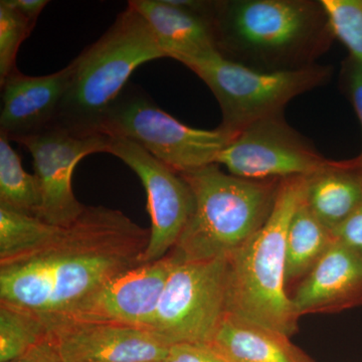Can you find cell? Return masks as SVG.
Masks as SVG:
<instances>
[{"mask_svg": "<svg viewBox=\"0 0 362 362\" xmlns=\"http://www.w3.org/2000/svg\"><path fill=\"white\" fill-rule=\"evenodd\" d=\"M333 242L334 235L309 211L303 194L293 214L286 237V286L306 277Z\"/></svg>", "mask_w": 362, "mask_h": 362, "instance_id": "d6986e66", "label": "cell"}, {"mask_svg": "<svg viewBox=\"0 0 362 362\" xmlns=\"http://www.w3.org/2000/svg\"><path fill=\"white\" fill-rule=\"evenodd\" d=\"M107 153L134 171L146 192L151 226L148 246L140 263L164 258L177 244L194 211V194L189 185L180 173L125 138L110 137Z\"/></svg>", "mask_w": 362, "mask_h": 362, "instance_id": "30bf717a", "label": "cell"}, {"mask_svg": "<svg viewBox=\"0 0 362 362\" xmlns=\"http://www.w3.org/2000/svg\"><path fill=\"white\" fill-rule=\"evenodd\" d=\"M176 263L177 259L169 252L158 261L141 264L123 272L80 302L66 315L61 317L106 321L150 329L162 293Z\"/></svg>", "mask_w": 362, "mask_h": 362, "instance_id": "4fadbf2b", "label": "cell"}, {"mask_svg": "<svg viewBox=\"0 0 362 362\" xmlns=\"http://www.w3.org/2000/svg\"><path fill=\"white\" fill-rule=\"evenodd\" d=\"M178 62L213 92L221 111L218 128L233 137L257 121L284 113L292 99L326 84L332 76L331 66L318 64L279 73L252 70L223 59L216 51Z\"/></svg>", "mask_w": 362, "mask_h": 362, "instance_id": "8992f818", "label": "cell"}, {"mask_svg": "<svg viewBox=\"0 0 362 362\" xmlns=\"http://www.w3.org/2000/svg\"><path fill=\"white\" fill-rule=\"evenodd\" d=\"M168 58L151 28L127 4L113 25L71 62V77L52 126L78 135L102 134L104 116L138 66Z\"/></svg>", "mask_w": 362, "mask_h": 362, "instance_id": "3957f363", "label": "cell"}, {"mask_svg": "<svg viewBox=\"0 0 362 362\" xmlns=\"http://www.w3.org/2000/svg\"><path fill=\"white\" fill-rule=\"evenodd\" d=\"M9 362H64L51 338L30 350L25 356Z\"/></svg>", "mask_w": 362, "mask_h": 362, "instance_id": "83f0119b", "label": "cell"}, {"mask_svg": "<svg viewBox=\"0 0 362 362\" xmlns=\"http://www.w3.org/2000/svg\"><path fill=\"white\" fill-rule=\"evenodd\" d=\"M216 52L252 70H303L335 37L315 0H213L209 18Z\"/></svg>", "mask_w": 362, "mask_h": 362, "instance_id": "7a4b0ae2", "label": "cell"}, {"mask_svg": "<svg viewBox=\"0 0 362 362\" xmlns=\"http://www.w3.org/2000/svg\"><path fill=\"white\" fill-rule=\"evenodd\" d=\"M71 63L51 75L33 77L14 71L0 82V134L11 141L51 127L71 77Z\"/></svg>", "mask_w": 362, "mask_h": 362, "instance_id": "5bb4252c", "label": "cell"}, {"mask_svg": "<svg viewBox=\"0 0 362 362\" xmlns=\"http://www.w3.org/2000/svg\"><path fill=\"white\" fill-rule=\"evenodd\" d=\"M148 23L168 58L180 61L216 51L211 23L175 0L128 2Z\"/></svg>", "mask_w": 362, "mask_h": 362, "instance_id": "2e32d148", "label": "cell"}, {"mask_svg": "<svg viewBox=\"0 0 362 362\" xmlns=\"http://www.w3.org/2000/svg\"><path fill=\"white\" fill-rule=\"evenodd\" d=\"M35 26L7 0L0 1V82L18 71V49Z\"/></svg>", "mask_w": 362, "mask_h": 362, "instance_id": "cb8c5ba5", "label": "cell"}, {"mask_svg": "<svg viewBox=\"0 0 362 362\" xmlns=\"http://www.w3.org/2000/svg\"><path fill=\"white\" fill-rule=\"evenodd\" d=\"M109 140L104 134L78 135L51 126L16 141L33 157L42 195L40 220L63 228L77 221L86 206L73 192L74 169L84 157L108 151Z\"/></svg>", "mask_w": 362, "mask_h": 362, "instance_id": "8fae6325", "label": "cell"}, {"mask_svg": "<svg viewBox=\"0 0 362 362\" xmlns=\"http://www.w3.org/2000/svg\"><path fill=\"white\" fill-rule=\"evenodd\" d=\"M228 257L178 262L150 329L169 345L209 344L226 314Z\"/></svg>", "mask_w": 362, "mask_h": 362, "instance_id": "ba28073f", "label": "cell"}, {"mask_svg": "<svg viewBox=\"0 0 362 362\" xmlns=\"http://www.w3.org/2000/svg\"><path fill=\"white\" fill-rule=\"evenodd\" d=\"M333 235L362 257V204Z\"/></svg>", "mask_w": 362, "mask_h": 362, "instance_id": "4316f807", "label": "cell"}, {"mask_svg": "<svg viewBox=\"0 0 362 362\" xmlns=\"http://www.w3.org/2000/svg\"><path fill=\"white\" fill-rule=\"evenodd\" d=\"M101 133L136 143L180 173L216 163L235 138L218 127L197 129L180 122L135 86H126L109 107Z\"/></svg>", "mask_w": 362, "mask_h": 362, "instance_id": "52a82bcc", "label": "cell"}, {"mask_svg": "<svg viewBox=\"0 0 362 362\" xmlns=\"http://www.w3.org/2000/svg\"><path fill=\"white\" fill-rule=\"evenodd\" d=\"M11 140L0 134V202L40 218L42 195L37 175L26 173Z\"/></svg>", "mask_w": 362, "mask_h": 362, "instance_id": "44dd1931", "label": "cell"}, {"mask_svg": "<svg viewBox=\"0 0 362 362\" xmlns=\"http://www.w3.org/2000/svg\"><path fill=\"white\" fill-rule=\"evenodd\" d=\"M341 80L362 127V66L351 58L343 62ZM359 157L362 162V153Z\"/></svg>", "mask_w": 362, "mask_h": 362, "instance_id": "484cf974", "label": "cell"}, {"mask_svg": "<svg viewBox=\"0 0 362 362\" xmlns=\"http://www.w3.org/2000/svg\"><path fill=\"white\" fill-rule=\"evenodd\" d=\"M331 30L362 66V0H321Z\"/></svg>", "mask_w": 362, "mask_h": 362, "instance_id": "603a6c76", "label": "cell"}, {"mask_svg": "<svg viewBox=\"0 0 362 362\" xmlns=\"http://www.w3.org/2000/svg\"><path fill=\"white\" fill-rule=\"evenodd\" d=\"M180 175L194 206L170 252L178 262L207 261L239 250L268 220L281 183L237 177L216 163Z\"/></svg>", "mask_w": 362, "mask_h": 362, "instance_id": "5b68a950", "label": "cell"}, {"mask_svg": "<svg viewBox=\"0 0 362 362\" xmlns=\"http://www.w3.org/2000/svg\"><path fill=\"white\" fill-rule=\"evenodd\" d=\"M304 194V177L281 180L263 226L228 256L226 313L291 337L298 319L286 292V237Z\"/></svg>", "mask_w": 362, "mask_h": 362, "instance_id": "277c9868", "label": "cell"}, {"mask_svg": "<svg viewBox=\"0 0 362 362\" xmlns=\"http://www.w3.org/2000/svg\"><path fill=\"white\" fill-rule=\"evenodd\" d=\"M304 202L317 220L334 233L362 204L361 157L333 160L305 176Z\"/></svg>", "mask_w": 362, "mask_h": 362, "instance_id": "e0dca14e", "label": "cell"}, {"mask_svg": "<svg viewBox=\"0 0 362 362\" xmlns=\"http://www.w3.org/2000/svg\"><path fill=\"white\" fill-rule=\"evenodd\" d=\"M64 228L0 202V265L40 251L56 240Z\"/></svg>", "mask_w": 362, "mask_h": 362, "instance_id": "ffe728a7", "label": "cell"}, {"mask_svg": "<svg viewBox=\"0 0 362 362\" xmlns=\"http://www.w3.org/2000/svg\"><path fill=\"white\" fill-rule=\"evenodd\" d=\"M44 319L64 362H161L170 346L149 328L66 317Z\"/></svg>", "mask_w": 362, "mask_h": 362, "instance_id": "7c38bea8", "label": "cell"}, {"mask_svg": "<svg viewBox=\"0 0 362 362\" xmlns=\"http://www.w3.org/2000/svg\"><path fill=\"white\" fill-rule=\"evenodd\" d=\"M209 345L226 362H313L287 335L228 313Z\"/></svg>", "mask_w": 362, "mask_h": 362, "instance_id": "ac0fdd59", "label": "cell"}, {"mask_svg": "<svg viewBox=\"0 0 362 362\" xmlns=\"http://www.w3.org/2000/svg\"><path fill=\"white\" fill-rule=\"evenodd\" d=\"M7 1L33 25H37L40 14L49 4L47 0H7Z\"/></svg>", "mask_w": 362, "mask_h": 362, "instance_id": "f1b7e54d", "label": "cell"}, {"mask_svg": "<svg viewBox=\"0 0 362 362\" xmlns=\"http://www.w3.org/2000/svg\"><path fill=\"white\" fill-rule=\"evenodd\" d=\"M290 298L298 317L362 304V257L334 238Z\"/></svg>", "mask_w": 362, "mask_h": 362, "instance_id": "9a60e30c", "label": "cell"}, {"mask_svg": "<svg viewBox=\"0 0 362 362\" xmlns=\"http://www.w3.org/2000/svg\"><path fill=\"white\" fill-rule=\"evenodd\" d=\"M161 362H226L209 344L175 343Z\"/></svg>", "mask_w": 362, "mask_h": 362, "instance_id": "d4e9b609", "label": "cell"}, {"mask_svg": "<svg viewBox=\"0 0 362 362\" xmlns=\"http://www.w3.org/2000/svg\"><path fill=\"white\" fill-rule=\"evenodd\" d=\"M150 230L118 209L87 206L40 251L0 265V303L65 316L123 272L141 265Z\"/></svg>", "mask_w": 362, "mask_h": 362, "instance_id": "6da1fadb", "label": "cell"}, {"mask_svg": "<svg viewBox=\"0 0 362 362\" xmlns=\"http://www.w3.org/2000/svg\"><path fill=\"white\" fill-rule=\"evenodd\" d=\"M49 337L44 317L14 305L0 303V362L13 361Z\"/></svg>", "mask_w": 362, "mask_h": 362, "instance_id": "7402d4cb", "label": "cell"}, {"mask_svg": "<svg viewBox=\"0 0 362 362\" xmlns=\"http://www.w3.org/2000/svg\"><path fill=\"white\" fill-rule=\"evenodd\" d=\"M332 161L292 128L281 113L240 131L221 152L216 164L244 180H283L310 175Z\"/></svg>", "mask_w": 362, "mask_h": 362, "instance_id": "9c48e42d", "label": "cell"}]
</instances>
